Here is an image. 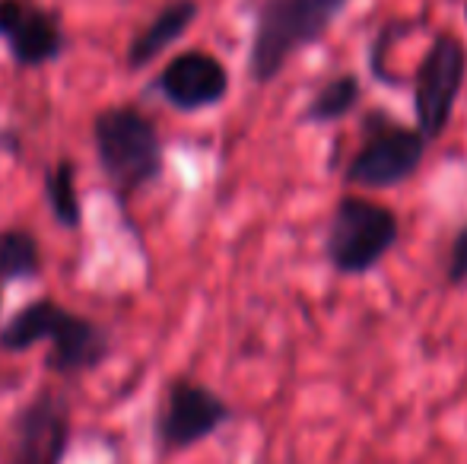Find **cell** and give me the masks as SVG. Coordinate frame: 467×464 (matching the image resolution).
I'll return each instance as SVG.
<instances>
[{"label":"cell","mask_w":467,"mask_h":464,"mask_svg":"<svg viewBox=\"0 0 467 464\" xmlns=\"http://www.w3.org/2000/svg\"><path fill=\"white\" fill-rule=\"evenodd\" d=\"M48 341L45 369L51 376L77 378L109 359L111 344L93 318L67 309L57 299H32L0 328V350L26 353Z\"/></svg>","instance_id":"cell-1"},{"label":"cell","mask_w":467,"mask_h":464,"mask_svg":"<svg viewBox=\"0 0 467 464\" xmlns=\"http://www.w3.org/2000/svg\"><path fill=\"white\" fill-rule=\"evenodd\" d=\"M96 160L118 204L128 207L143 188L166 172V147L160 128L137 106H109L93 118Z\"/></svg>","instance_id":"cell-2"},{"label":"cell","mask_w":467,"mask_h":464,"mask_svg":"<svg viewBox=\"0 0 467 464\" xmlns=\"http://www.w3.org/2000/svg\"><path fill=\"white\" fill-rule=\"evenodd\" d=\"M350 0H265L254 16L248 74L267 87L302 48L315 45Z\"/></svg>","instance_id":"cell-3"},{"label":"cell","mask_w":467,"mask_h":464,"mask_svg":"<svg viewBox=\"0 0 467 464\" xmlns=\"http://www.w3.org/2000/svg\"><path fill=\"white\" fill-rule=\"evenodd\" d=\"M398 239V211L366 194H340L327 220L325 258L340 277H363L388 258Z\"/></svg>","instance_id":"cell-4"},{"label":"cell","mask_w":467,"mask_h":464,"mask_svg":"<svg viewBox=\"0 0 467 464\" xmlns=\"http://www.w3.org/2000/svg\"><path fill=\"white\" fill-rule=\"evenodd\" d=\"M359 130L363 137L344 169V185L385 191V188H400L420 172L430 140L417 124H404L385 108H372Z\"/></svg>","instance_id":"cell-5"},{"label":"cell","mask_w":467,"mask_h":464,"mask_svg":"<svg viewBox=\"0 0 467 464\" xmlns=\"http://www.w3.org/2000/svg\"><path fill=\"white\" fill-rule=\"evenodd\" d=\"M74 429V407L61 388H38L6 423L0 464H64Z\"/></svg>","instance_id":"cell-6"},{"label":"cell","mask_w":467,"mask_h":464,"mask_svg":"<svg viewBox=\"0 0 467 464\" xmlns=\"http://www.w3.org/2000/svg\"><path fill=\"white\" fill-rule=\"evenodd\" d=\"M467 77V48L458 36L442 32L432 38L423 61L413 74V112L417 128L426 134V140H439L449 130L455 115L458 96L464 89Z\"/></svg>","instance_id":"cell-7"},{"label":"cell","mask_w":467,"mask_h":464,"mask_svg":"<svg viewBox=\"0 0 467 464\" xmlns=\"http://www.w3.org/2000/svg\"><path fill=\"white\" fill-rule=\"evenodd\" d=\"M233 420L226 397L216 395L210 385L194 378H172L162 391L160 414H156V442L162 452H188Z\"/></svg>","instance_id":"cell-8"},{"label":"cell","mask_w":467,"mask_h":464,"mask_svg":"<svg viewBox=\"0 0 467 464\" xmlns=\"http://www.w3.org/2000/svg\"><path fill=\"white\" fill-rule=\"evenodd\" d=\"M0 42L23 70L45 67L67 48L61 16L36 0H0Z\"/></svg>","instance_id":"cell-9"},{"label":"cell","mask_w":467,"mask_h":464,"mask_svg":"<svg viewBox=\"0 0 467 464\" xmlns=\"http://www.w3.org/2000/svg\"><path fill=\"white\" fill-rule=\"evenodd\" d=\"M153 87L175 112L194 115L226 99L229 70L210 51H182L160 70Z\"/></svg>","instance_id":"cell-10"},{"label":"cell","mask_w":467,"mask_h":464,"mask_svg":"<svg viewBox=\"0 0 467 464\" xmlns=\"http://www.w3.org/2000/svg\"><path fill=\"white\" fill-rule=\"evenodd\" d=\"M197 13H201L197 0H169V4L134 36V42H130V48H128V67L140 70V67H147L150 61H156L166 48H172L191 26H194Z\"/></svg>","instance_id":"cell-11"},{"label":"cell","mask_w":467,"mask_h":464,"mask_svg":"<svg viewBox=\"0 0 467 464\" xmlns=\"http://www.w3.org/2000/svg\"><path fill=\"white\" fill-rule=\"evenodd\" d=\"M77 162L74 160H57L48 172L42 175V191L45 204H48L51 217L64 230H80L83 226V201L80 185H77Z\"/></svg>","instance_id":"cell-12"},{"label":"cell","mask_w":467,"mask_h":464,"mask_svg":"<svg viewBox=\"0 0 467 464\" xmlns=\"http://www.w3.org/2000/svg\"><path fill=\"white\" fill-rule=\"evenodd\" d=\"M42 277V245L36 232L0 230V284H23V280Z\"/></svg>","instance_id":"cell-13"},{"label":"cell","mask_w":467,"mask_h":464,"mask_svg":"<svg viewBox=\"0 0 467 464\" xmlns=\"http://www.w3.org/2000/svg\"><path fill=\"white\" fill-rule=\"evenodd\" d=\"M359 99H363V83L357 74H337L312 96V102L302 112L306 124H334L344 121L350 112H357Z\"/></svg>","instance_id":"cell-14"},{"label":"cell","mask_w":467,"mask_h":464,"mask_svg":"<svg viewBox=\"0 0 467 464\" xmlns=\"http://www.w3.org/2000/svg\"><path fill=\"white\" fill-rule=\"evenodd\" d=\"M445 284H449L451 290L467 286V223L458 226L455 239H451L449 264H445Z\"/></svg>","instance_id":"cell-15"},{"label":"cell","mask_w":467,"mask_h":464,"mask_svg":"<svg viewBox=\"0 0 467 464\" xmlns=\"http://www.w3.org/2000/svg\"><path fill=\"white\" fill-rule=\"evenodd\" d=\"M0 305H4V284H0Z\"/></svg>","instance_id":"cell-16"}]
</instances>
